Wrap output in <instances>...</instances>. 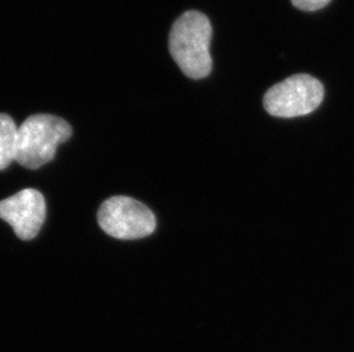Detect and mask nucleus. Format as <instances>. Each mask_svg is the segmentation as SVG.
I'll return each instance as SVG.
<instances>
[{
    "label": "nucleus",
    "mask_w": 354,
    "mask_h": 352,
    "mask_svg": "<svg viewBox=\"0 0 354 352\" xmlns=\"http://www.w3.org/2000/svg\"><path fill=\"white\" fill-rule=\"evenodd\" d=\"M97 222L104 233L118 239H141L154 233L156 217L146 205L130 197H111L100 206Z\"/></svg>",
    "instance_id": "nucleus-4"
},
{
    "label": "nucleus",
    "mask_w": 354,
    "mask_h": 352,
    "mask_svg": "<svg viewBox=\"0 0 354 352\" xmlns=\"http://www.w3.org/2000/svg\"><path fill=\"white\" fill-rule=\"evenodd\" d=\"M331 0H291V3L298 10L304 12H315L327 6Z\"/></svg>",
    "instance_id": "nucleus-7"
},
{
    "label": "nucleus",
    "mask_w": 354,
    "mask_h": 352,
    "mask_svg": "<svg viewBox=\"0 0 354 352\" xmlns=\"http://www.w3.org/2000/svg\"><path fill=\"white\" fill-rule=\"evenodd\" d=\"M0 219L13 228L20 239H34L46 219L45 198L38 190H21L0 202Z\"/></svg>",
    "instance_id": "nucleus-5"
},
{
    "label": "nucleus",
    "mask_w": 354,
    "mask_h": 352,
    "mask_svg": "<svg viewBox=\"0 0 354 352\" xmlns=\"http://www.w3.org/2000/svg\"><path fill=\"white\" fill-rule=\"evenodd\" d=\"M73 128L60 117L39 113L24 120L17 128V162L37 170L54 159L57 146L71 139Z\"/></svg>",
    "instance_id": "nucleus-2"
},
{
    "label": "nucleus",
    "mask_w": 354,
    "mask_h": 352,
    "mask_svg": "<svg viewBox=\"0 0 354 352\" xmlns=\"http://www.w3.org/2000/svg\"><path fill=\"white\" fill-rule=\"evenodd\" d=\"M17 127L12 117L0 113V170L17 160Z\"/></svg>",
    "instance_id": "nucleus-6"
},
{
    "label": "nucleus",
    "mask_w": 354,
    "mask_h": 352,
    "mask_svg": "<svg viewBox=\"0 0 354 352\" xmlns=\"http://www.w3.org/2000/svg\"><path fill=\"white\" fill-rule=\"evenodd\" d=\"M211 37L210 20L197 10L185 12L172 26L169 37L171 57L192 79H202L210 75Z\"/></svg>",
    "instance_id": "nucleus-1"
},
{
    "label": "nucleus",
    "mask_w": 354,
    "mask_h": 352,
    "mask_svg": "<svg viewBox=\"0 0 354 352\" xmlns=\"http://www.w3.org/2000/svg\"><path fill=\"white\" fill-rule=\"evenodd\" d=\"M324 97V88L319 80L299 73L272 86L264 95V108L273 117L296 118L313 113Z\"/></svg>",
    "instance_id": "nucleus-3"
}]
</instances>
